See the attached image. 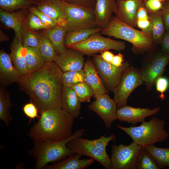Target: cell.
Masks as SVG:
<instances>
[{
    "instance_id": "6da1fadb",
    "label": "cell",
    "mask_w": 169,
    "mask_h": 169,
    "mask_svg": "<svg viewBox=\"0 0 169 169\" xmlns=\"http://www.w3.org/2000/svg\"><path fill=\"white\" fill-rule=\"evenodd\" d=\"M63 73L54 62L45 63L39 69L21 76L17 83L39 112L62 109Z\"/></svg>"
},
{
    "instance_id": "7a4b0ae2",
    "label": "cell",
    "mask_w": 169,
    "mask_h": 169,
    "mask_svg": "<svg viewBox=\"0 0 169 169\" xmlns=\"http://www.w3.org/2000/svg\"><path fill=\"white\" fill-rule=\"evenodd\" d=\"M37 122L30 129L28 135L33 141H59L73 134L74 119L62 109L46 110L39 112Z\"/></svg>"
},
{
    "instance_id": "3957f363",
    "label": "cell",
    "mask_w": 169,
    "mask_h": 169,
    "mask_svg": "<svg viewBox=\"0 0 169 169\" xmlns=\"http://www.w3.org/2000/svg\"><path fill=\"white\" fill-rule=\"evenodd\" d=\"M87 130L81 128L76 131L68 138L59 141H33V146L28 151V155L36 161L34 168L43 169L50 162L68 157L72 154L67 144L75 138L82 136Z\"/></svg>"
},
{
    "instance_id": "277c9868",
    "label": "cell",
    "mask_w": 169,
    "mask_h": 169,
    "mask_svg": "<svg viewBox=\"0 0 169 169\" xmlns=\"http://www.w3.org/2000/svg\"><path fill=\"white\" fill-rule=\"evenodd\" d=\"M116 138L113 133L106 137L105 135H103L94 140L88 139L80 136L70 140L67 146L72 153L90 157L97 161L105 169H111V160L106 152V147L109 142Z\"/></svg>"
},
{
    "instance_id": "5b68a950",
    "label": "cell",
    "mask_w": 169,
    "mask_h": 169,
    "mask_svg": "<svg viewBox=\"0 0 169 169\" xmlns=\"http://www.w3.org/2000/svg\"><path fill=\"white\" fill-rule=\"evenodd\" d=\"M165 124L163 120L153 117L149 121H144L137 126L126 127L118 124L116 126L129 135L133 142L144 148L167 139L169 134L164 129Z\"/></svg>"
},
{
    "instance_id": "8992f818",
    "label": "cell",
    "mask_w": 169,
    "mask_h": 169,
    "mask_svg": "<svg viewBox=\"0 0 169 169\" xmlns=\"http://www.w3.org/2000/svg\"><path fill=\"white\" fill-rule=\"evenodd\" d=\"M101 34L121 39L131 43L135 49L141 52L152 51L154 44L152 37L124 23L112 16L108 27Z\"/></svg>"
},
{
    "instance_id": "52a82bcc",
    "label": "cell",
    "mask_w": 169,
    "mask_h": 169,
    "mask_svg": "<svg viewBox=\"0 0 169 169\" xmlns=\"http://www.w3.org/2000/svg\"><path fill=\"white\" fill-rule=\"evenodd\" d=\"M144 148L133 142L128 145L115 143L112 146L111 169H137L139 157Z\"/></svg>"
},
{
    "instance_id": "ba28073f",
    "label": "cell",
    "mask_w": 169,
    "mask_h": 169,
    "mask_svg": "<svg viewBox=\"0 0 169 169\" xmlns=\"http://www.w3.org/2000/svg\"><path fill=\"white\" fill-rule=\"evenodd\" d=\"M63 1L67 12L65 27L66 33L80 29L99 27L95 14L94 9Z\"/></svg>"
},
{
    "instance_id": "9c48e42d",
    "label": "cell",
    "mask_w": 169,
    "mask_h": 169,
    "mask_svg": "<svg viewBox=\"0 0 169 169\" xmlns=\"http://www.w3.org/2000/svg\"><path fill=\"white\" fill-rule=\"evenodd\" d=\"M143 62L140 70L141 79L146 84L147 90H150L157 79L162 76L169 62V55L161 51L152 50Z\"/></svg>"
},
{
    "instance_id": "30bf717a",
    "label": "cell",
    "mask_w": 169,
    "mask_h": 169,
    "mask_svg": "<svg viewBox=\"0 0 169 169\" xmlns=\"http://www.w3.org/2000/svg\"><path fill=\"white\" fill-rule=\"evenodd\" d=\"M126 47L124 42L103 37L97 33L92 35L84 41L70 45L67 47L78 50L84 55H90L110 49L121 51Z\"/></svg>"
},
{
    "instance_id": "8fae6325",
    "label": "cell",
    "mask_w": 169,
    "mask_h": 169,
    "mask_svg": "<svg viewBox=\"0 0 169 169\" xmlns=\"http://www.w3.org/2000/svg\"><path fill=\"white\" fill-rule=\"evenodd\" d=\"M143 82L140 70L136 68L130 66L125 69L120 82L113 91L117 109L127 105L131 93Z\"/></svg>"
},
{
    "instance_id": "7c38bea8",
    "label": "cell",
    "mask_w": 169,
    "mask_h": 169,
    "mask_svg": "<svg viewBox=\"0 0 169 169\" xmlns=\"http://www.w3.org/2000/svg\"><path fill=\"white\" fill-rule=\"evenodd\" d=\"M92 60L105 87L111 92L120 82L125 69L130 66L126 61L121 66L117 67L104 60L100 55H93Z\"/></svg>"
},
{
    "instance_id": "4fadbf2b",
    "label": "cell",
    "mask_w": 169,
    "mask_h": 169,
    "mask_svg": "<svg viewBox=\"0 0 169 169\" xmlns=\"http://www.w3.org/2000/svg\"><path fill=\"white\" fill-rule=\"evenodd\" d=\"M87 107L102 120L107 129H110L112 123L117 119L116 103L114 99L111 98L107 94L100 95Z\"/></svg>"
},
{
    "instance_id": "5bb4252c",
    "label": "cell",
    "mask_w": 169,
    "mask_h": 169,
    "mask_svg": "<svg viewBox=\"0 0 169 169\" xmlns=\"http://www.w3.org/2000/svg\"><path fill=\"white\" fill-rule=\"evenodd\" d=\"M34 5L38 10L52 18L58 26L65 28L67 12L62 0H40Z\"/></svg>"
},
{
    "instance_id": "9a60e30c",
    "label": "cell",
    "mask_w": 169,
    "mask_h": 169,
    "mask_svg": "<svg viewBox=\"0 0 169 169\" xmlns=\"http://www.w3.org/2000/svg\"><path fill=\"white\" fill-rule=\"evenodd\" d=\"M159 106L152 109L149 108H135L128 105L124 106L117 110V119L136 125L138 122L145 121L147 117L158 113L160 110Z\"/></svg>"
},
{
    "instance_id": "2e32d148",
    "label": "cell",
    "mask_w": 169,
    "mask_h": 169,
    "mask_svg": "<svg viewBox=\"0 0 169 169\" xmlns=\"http://www.w3.org/2000/svg\"><path fill=\"white\" fill-rule=\"evenodd\" d=\"M25 10L9 12L0 9L1 22L7 27L12 29L15 32V37L22 42L23 33L27 27V18L26 16Z\"/></svg>"
},
{
    "instance_id": "e0dca14e",
    "label": "cell",
    "mask_w": 169,
    "mask_h": 169,
    "mask_svg": "<svg viewBox=\"0 0 169 169\" xmlns=\"http://www.w3.org/2000/svg\"><path fill=\"white\" fill-rule=\"evenodd\" d=\"M84 55L81 52L69 48L62 54H58L54 62L63 72L83 69L84 62Z\"/></svg>"
},
{
    "instance_id": "ac0fdd59",
    "label": "cell",
    "mask_w": 169,
    "mask_h": 169,
    "mask_svg": "<svg viewBox=\"0 0 169 169\" xmlns=\"http://www.w3.org/2000/svg\"><path fill=\"white\" fill-rule=\"evenodd\" d=\"M118 13L116 16L119 20L134 28L136 25V13L143 5V0H117Z\"/></svg>"
},
{
    "instance_id": "d6986e66",
    "label": "cell",
    "mask_w": 169,
    "mask_h": 169,
    "mask_svg": "<svg viewBox=\"0 0 169 169\" xmlns=\"http://www.w3.org/2000/svg\"><path fill=\"white\" fill-rule=\"evenodd\" d=\"M21 75L12 62L10 54L3 49L0 51V83L1 86L6 87L17 82Z\"/></svg>"
},
{
    "instance_id": "ffe728a7",
    "label": "cell",
    "mask_w": 169,
    "mask_h": 169,
    "mask_svg": "<svg viewBox=\"0 0 169 169\" xmlns=\"http://www.w3.org/2000/svg\"><path fill=\"white\" fill-rule=\"evenodd\" d=\"M94 12L99 27L103 29L109 25L114 13L116 16L118 8L115 0H96Z\"/></svg>"
},
{
    "instance_id": "44dd1931",
    "label": "cell",
    "mask_w": 169,
    "mask_h": 169,
    "mask_svg": "<svg viewBox=\"0 0 169 169\" xmlns=\"http://www.w3.org/2000/svg\"><path fill=\"white\" fill-rule=\"evenodd\" d=\"M83 70L85 75L84 81L93 89L95 93L94 97L95 99L103 94L108 93V90L98 74L92 59L88 58L86 61Z\"/></svg>"
},
{
    "instance_id": "7402d4cb",
    "label": "cell",
    "mask_w": 169,
    "mask_h": 169,
    "mask_svg": "<svg viewBox=\"0 0 169 169\" xmlns=\"http://www.w3.org/2000/svg\"><path fill=\"white\" fill-rule=\"evenodd\" d=\"M81 102L74 91L70 87L63 86L62 98V109L74 119L79 115Z\"/></svg>"
},
{
    "instance_id": "603a6c76",
    "label": "cell",
    "mask_w": 169,
    "mask_h": 169,
    "mask_svg": "<svg viewBox=\"0 0 169 169\" xmlns=\"http://www.w3.org/2000/svg\"><path fill=\"white\" fill-rule=\"evenodd\" d=\"M81 156L72 153L65 160L52 165H46L44 169H83L93 163L95 160L92 158L80 159Z\"/></svg>"
},
{
    "instance_id": "cb8c5ba5",
    "label": "cell",
    "mask_w": 169,
    "mask_h": 169,
    "mask_svg": "<svg viewBox=\"0 0 169 169\" xmlns=\"http://www.w3.org/2000/svg\"><path fill=\"white\" fill-rule=\"evenodd\" d=\"M23 49L22 42L15 37L11 44L9 54L13 65L21 76L28 74Z\"/></svg>"
},
{
    "instance_id": "d4e9b609",
    "label": "cell",
    "mask_w": 169,
    "mask_h": 169,
    "mask_svg": "<svg viewBox=\"0 0 169 169\" xmlns=\"http://www.w3.org/2000/svg\"><path fill=\"white\" fill-rule=\"evenodd\" d=\"M66 33L65 28L58 26L44 29L42 33L50 40L58 54L66 49L64 44V38Z\"/></svg>"
},
{
    "instance_id": "484cf974",
    "label": "cell",
    "mask_w": 169,
    "mask_h": 169,
    "mask_svg": "<svg viewBox=\"0 0 169 169\" xmlns=\"http://www.w3.org/2000/svg\"><path fill=\"white\" fill-rule=\"evenodd\" d=\"M23 53L28 74L39 69L45 63L38 48L23 47Z\"/></svg>"
},
{
    "instance_id": "4316f807",
    "label": "cell",
    "mask_w": 169,
    "mask_h": 169,
    "mask_svg": "<svg viewBox=\"0 0 169 169\" xmlns=\"http://www.w3.org/2000/svg\"><path fill=\"white\" fill-rule=\"evenodd\" d=\"M103 28L98 27L91 28L83 29L67 32L64 38L66 47L70 45L77 44L84 41L90 36L101 32Z\"/></svg>"
},
{
    "instance_id": "83f0119b",
    "label": "cell",
    "mask_w": 169,
    "mask_h": 169,
    "mask_svg": "<svg viewBox=\"0 0 169 169\" xmlns=\"http://www.w3.org/2000/svg\"><path fill=\"white\" fill-rule=\"evenodd\" d=\"M9 91L6 87L0 86V120L2 121L7 126H9L13 119L10 109L13 104L10 99Z\"/></svg>"
},
{
    "instance_id": "f1b7e54d",
    "label": "cell",
    "mask_w": 169,
    "mask_h": 169,
    "mask_svg": "<svg viewBox=\"0 0 169 169\" xmlns=\"http://www.w3.org/2000/svg\"><path fill=\"white\" fill-rule=\"evenodd\" d=\"M149 20L152 25V37L154 44H158L160 43L164 34L165 27L161 11L152 12Z\"/></svg>"
},
{
    "instance_id": "f546056e",
    "label": "cell",
    "mask_w": 169,
    "mask_h": 169,
    "mask_svg": "<svg viewBox=\"0 0 169 169\" xmlns=\"http://www.w3.org/2000/svg\"><path fill=\"white\" fill-rule=\"evenodd\" d=\"M38 48L45 63L54 62L58 54L50 40L43 33L40 35Z\"/></svg>"
},
{
    "instance_id": "4dcf8cb0",
    "label": "cell",
    "mask_w": 169,
    "mask_h": 169,
    "mask_svg": "<svg viewBox=\"0 0 169 169\" xmlns=\"http://www.w3.org/2000/svg\"><path fill=\"white\" fill-rule=\"evenodd\" d=\"M144 149L154 158L159 169L169 167V148H162L153 145Z\"/></svg>"
},
{
    "instance_id": "1f68e13d",
    "label": "cell",
    "mask_w": 169,
    "mask_h": 169,
    "mask_svg": "<svg viewBox=\"0 0 169 169\" xmlns=\"http://www.w3.org/2000/svg\"><path fill=\"white\" fill-rule=\"evenodd\" d=\"M36 2L32 0H0V7L4 11L12 12L19 9L29 8Z\"/></svg>"
},
{
    "instance_id": "d6a6232c",
    "label": "cell",
    "mask_w": 169,
    "mask_h": 169,
    "mask_svg": "<svg viewBox=\"0 0 169 169\" xmlns=\"http://www.w3.org/2000/svg\"><path fill=\"white\" fill-rule=\"evenodd\" d=\"M70 87L75 92L81 103L90 102L95 95L92 88L85 81L74 84Z\"/></svg>"
},
{
    "instance_id": "836d02e7",
    "label": "cell",
    "mask_w": 169,
    "mask_h": 169,
    "mask_svg": "<svg viewBox=\"0 0 169 169\" xmlns=\"http://www.w3.org/2000/svg\"><path fill=\"white\" fill-rule=\"evenodd\" d=\"M85 77L83 69L63 72L62 76L63 85L70 87L74 84L84 81Z\"/></svg>"
},
{
    "instance_id": "e575fe53",
    "label": "cell",
    "mask_w": 169,
    "mask_h": 169,
    "mask_svg": "<svg viewBox=\"0 0 169 169\" xmlns=\"http://www.w3.org/2000/svg\"><path fill=\"white\" fill-rule=\"evenodd\" d=\"M41 34L27 28L24 30L22 36V44L23 47L38 48Z\"/></svg>"
},
{
    "instance_id": "d590c367",
    "label": "cell",
    "mask_w": 169,
    "mask_h": 169,
    "mask_svg": "<svg viewBox=\"0 0 169 169\" xmlns=\"http://www.w3.org/2000/svg\"><path fill=\"white\" fill-rule=\"evenodd\" d=\"M154 158L144 148L139 157L137 169H159Z\"/></svg>"
},
{
    "instance_id": "8d00e7d4",
    "label": "cell",
    "mask_w": 169,
    "mask_h": 169,
    "mask_svg": "<svg viewBox=\"0 0 169 169\" xmlns=\"http://www.w3.org/2000/svg\"><path fill=\"white\" fill-rule=\"evenodd\" d=\"M27 24L28 28L33 30L48 28L42 23L38 16L31 12L27 17Z\"/></svg>"
},
{
    "instance_id": "74e56055",
    "label": "cell",
    "mask_w": 169,
    "mask_h": 169,
    "mask_svg": "<svg viewBox=\"0 0 169 169\" xmlns=\"http://www.w3.org/2000/svg\"><path fill=\"white\" fill-rule=\"evenodd\" d=\"M30 12L33 13L40 19L42 23L48 28L58 26L57 24L48 16L38 10L35 7H31L29 8Z\"/></svg>"
},
{
    "instance_id": "f35d334b",
    "label": "cell",
    "mask_w": 169,
    "mask_h": 169,
    "mask_svg": "<svg viewBox=\"0 0 169 169\" xmlns=\"http://www.w3.org/2000/svg\"><path fill=\"white\" fill-rule=\"evenodd\" d=\"M24 114L29 119V122L35 118H38L39 110L36 106L30 102L25 104L23 107Z\"/></svg>"
},
{
    "instance_id": "ab89813d",
    "label": "cell",
    "mask_w": 169,
    "mask_h": 169,
    "mask_svg": "<svg viewBox=\"0 0 169 169\" xmlns=\"http://www.w3.org/2000/svg\"><path fill=\"white\" fill-rule=\"evenodd\" d=\"M156 90L160 93V97L162 100L165 99L164 93L169 86V80L166 77L162 76L159 77L156 80Z\"/></svg>"
},
{
    "instance_id": "60d3db41",
    "label": "cell",
    "mask_w": 169,
    "mask_h": 169,
    "mask_svg": "<svg viewBox=\"0 0 169 169\" xmlns=\"http://www.w3.org/2000/svg\"><path fill=\"white\" fill-rule=\"evenodd\" d=\"M136 25L141 30L142 32L152 36V27L149 19L137 20Z\"/></svg>"
},
{
    "instance_id": "b9f144b4",
    "label": "cell",
    "mask_w": 169,
    "mask_h": 169,
    "mask_svg": "<svg viewBox=\"0 0 169 169\" xmlns=\"http://www.w3.org/2000/svg\"><path fill=\"white\" fill-rule=\"evenodd\" d=\"M66 2L94 9L96 0H62Z\"/></svg>"
},
{
    "instance_id": "7bdbcfd3",
    "label": "cell",
    "mask_w": 169,
    "mask_h": 169,
    "mask_svg": "<svg viewBox=\"0 0 169 169\" xmlns=\"http://www.w3.org/2000/svg\"><path fill=\"white\" fill-rule=\"evenodd\" d=\"M161 51L164 54L169 55V31L165 32L161 41Z\"/></svg>"
},
{
    "instance_id": "ee69618b",
    "label": "cell",
    "mask_w": 169,
    "mask_h": 169,
    "mask_svg": "<svg viewBox=\"0 0 169 169\" xmlns=\"http://www.w3.org/2000/svg\"><path fill=\"white\" fill-rule=\"evenodd\" d=\"M147 8L152 12H156L161 9L163 5L161 2L156 0H148L146 3Z\"/></svg>"
},
{
    "instance_id": "f6af8a7d",
    "label": "cell",
    "mask_w": 169,
    "mask_h": 169,
    "mask_svg": "<svg viewBox=\"0 0 169 169\" xmlns=\"http://www.w3.org/2000/svg\"><path fill=\"white\" fill-rule=\"evenodd\" d=\"M161 11L165 29L169 31V2L163 6Z\"/></svg>"
},
{
    "instance_id": "bcb514c9",
    "label": "cell",
    "mask_w": 169,
    "mask_h": 169,
    "mask_svg": "<svg viewBox=\"0 0 169 169\" xmlns=\"http://www.w3.org/2000/svg\"><path fill=\"white\" fill-rule=\"evenodd\" d=\"M136 20L149 19L147 10L146 8L142 5L138 9L136 15Z\"/></svg>"
},
{
    "instance_id": "7dc6e473",
    "label": "cell",
    "mask_w": 169,
    "mask_h": 169,
    "mask_svg": "<svg viewBox=\"0 0 169 169\" xmlns=\"http://www.w3.org/2000/svg\"><path fill=\"white\" fill-rule=\"evenodd\" d=\"M124 61L123 54L119 53L114 56L111 63L117 67H120L122 65Z\"/></svg>"
},
{
    "instance_id": "c3c4849f",
    "label": "cell",
    "mask_w": 169,
    "mask_h": 169,
    "mask_svg": "<svg viewBox=\"0 0 169 169\" xmlns=\"http://www.w3.org/2000/svg\"><path fill=\"white\" fill-rule=\"evenodd\" d=\"M100 55L105 61L111 62L112 59L115 55L109 50H106L100 53Z\"/></svg>"
},
{
    "instance_id": "681fc988",
    "label": "cell",
    "mask_w": 169,
    "mask_h": 169,
    "mask_svg": "<svg viewBox=\"0 0 169 169\" xmlns=\"http://www.w3.org/2000/svg\"><path fill=\"white\" fill-rule=\"evenodd\" d=\"M9 39V37L0 28V41L2 43L4 41H8Z\"/></svg>"
},
{
    "instance_id": "f907efd6",
    "label": "cell",
    "mask_w": 169,
    "mask_h": 169,
    "mask_svg": "<svg viewBox=\"0 0 169 169\" xmlns=\"http://www.w3.org/2000/svg\"><path fill=\"white\" fill-rule=\"evenodd\" d=\"M158 0V1H160L161 2V1H164L165 0Z\"/></svg>"
},
{
    "instance_id": "816d5d0a",
    "label": "cell",
    "mask_w": 169,
    "mask_h": 169,
    "mask_svg": "<svg viewBox=\"0 0 169 169\" xmlns=\"http://www.w3.org/2000/svg\"><path fill=\"white\" fill-rule=\"evenodd\" d=\"M33 0V1H40V0Z\"/></svg>"
},
{
    "instance_id": "f5cc1de1",
    "label": "cell",
    "mask_w": 169,
    "mask_h": 169,
    "mask_svg": "<svg viewBox=\"0 0 169 169\" xmlns=\"http://www.w3.org/2000/svg\"><path fill=\"white\" fill-rule=\"evenodd\" d=\"M168 169H169V167Z\"/></svg>"
}]
</instances>
